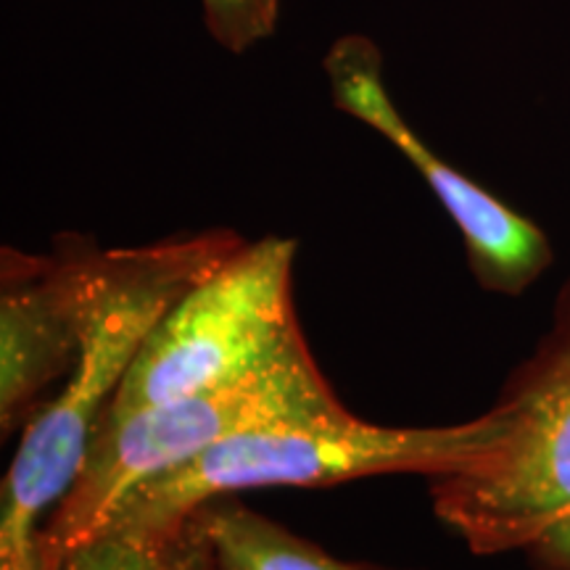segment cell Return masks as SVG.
<instances>
[{
    "instance_id": "cell-7",
    "label": "cell",
    "mask_w": 570,
    "mask_h": 570,
    "mask_svg": "<svg viewBox=\"0 0 570 570\" xmlns=\"http://www.w3.org/2000/svg\"><path fill=\"white\" fill-rule=\"evenodd\" d=\"M98 248L69 240L67 252H3L0 298V425L35 417V399L75 365Z\"/></svg>"
},
{
    "instance_id": "cell-9",
    "label": "cell",
    "mask_w": 570,
    "mask_h": 570,
    "mask_svg": "<svg viewBox=\"0 0 570 570\" xmlns=\"http://www.w3.org/2000/svg\"><path fill=\"white\" fill-rule=\"evenodd\" d=\"M59 570H219L204 508L156 529L98 531Z\"/></svg>"
},
{
    "instance_id": "cell-2",
    "label": "cell",
    "mask_w": 570,
    "mask_h": 570,
    "mask_svg": "<svg viewBox=\"0 0 570 570\" xmlns=\"http://www.w3.org/2000/svg\"><path fill=\"white\" fill-rule=\"evenodd\" d=\"M489 436V412L446 428H386L354 415L331 423L259 428L219 441L132 487L106 512L96 533L156 529L214 499L254 489H317L394 473L436 479L465 468L487 446Z\"/></svg>"
},
{
    "instance_id": "cell-3",
    "label": "cell",
    "mask_w": 570,
    "mask_h": 570,
    "mask_svg": "<svg viewBox=\"0 0 570 570\" xmlns=\"http://www.w3.org/2000/svg\"><path fill=\"white\" fill-rule=\"evenodd\" d=\"M346 417L352 412L333 394L302 336L223 386L98 425L80 473L42 529L48 560L59 570L61 560L96 533L127 491L219 441L269 425Z\"/></svg>"
},
{
    "instance_id": "cell-6",
    "label": "cell",
    "mask_w": 570,
    "mask_h": 570,
    "mask_svg": "<svg viewBox=\"0 0 570 570\" xmlns=\"http://www.w3.org/2000/svg\"><path fill=\"white\" fill-rule=\"evenodd\" d=\"M336 109L381 132L417 169L465 240L470 267L483 288L518 296L552 265V246L531 219L499 202L446 164L407 125L383 85V56L365 35H344L325 61Z\"/></svg>"
},
{
    "instance_id": "cell-11",
    "label": "cell",
    "mask_w": 570,
    "mask_h": 570,
    "mask_svg": "<svg viewBox=\"0 0 570 570\" xmlns=\"http://www.w3.org/2000/svg\"><path fill=\"white\" fill-rule=\"evenodd\" d=\"M0 570H56L48 560L42 531L27 544L0 547Z\"/></svg>"
},
{
    "instance_id": "cell-8",
    "label": "cell",
    "mask_w": 570,
    "mask_h": 570,
    "mask_svg": "<svg viewBox=\"0 0 570 570\" xmlns=\"http://www.w3.org/2000/svg\"><path fill=\"white\" fill-rule=\"evenodd\" d=\"M219 570H396L373 562L341 560L315 541L298 537L240 502L219 497L204 504Z\"/></svg>"
},
{
    "instance_id": "cell-1",
    "label": "cell",
    "mask_w": 570,
    "mask_h": 570,
    "mask_svg": "<svg viewBox=\"0 0 570 570\" xmlns=\"http://www.w3.org/2000/svg\"><path fill=\"white\" fill-rule=\"evenodd\" d=\"M246 240L233 230L167 238L96 254L75 365L67 386L24 428L3 487L0 547L32 541L40 518L75 483L98 420L140 346L180 298Z\"/></svg>"
},
{
    "instance_id": "cell-5",
    "label": "cell",
    "mask_w": 570,
    "mask_h": 570,
    "mask_svg": "<svg viewBox=\"0 0 570 570\" xmlns=\"http://www.w3.org/2000/svg\"><path fill=\"white\" fill-rule=\"evenodd\" d=\"M294 259L291 238L246 240L161 317L98 425L223 386L302 338Z\"/></svg>"
},
{
    "instance_id": "cell-4",
    "label": "cell",
    "mask_w": 570,
    "mask_h": 570,
    "mask_svg": "<svg viewBox=\"0 0 570 570\" xmlns=\"http://www.w3.org/2000/svg\"><path fill=\"white\" fill-rule=\"evenodd\" d=\"M489 417L487 446L433 479L436 515L473 552L529 550L570 570V323Z\"/></svg>"
},
{
    "instance_id": "cell-10",
    "label": "cell",
    "mask_w": 570,
    "mask_h": 570,
    "mask_svg": "<svg viewBox=\"0 0 570 570\" xmlns=\"http://www.w3.org/2000/svg\"><path fill=\"white\" fill-rule=\"evenodd\" d=\"M283 0H202L204 24L217 46L246 53L275 32Z\"/></svg>"
}]
</instances>
